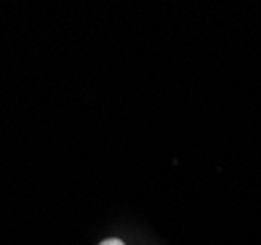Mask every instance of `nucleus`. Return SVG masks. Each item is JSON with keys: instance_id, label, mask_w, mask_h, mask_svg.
<instances>
[{"instance_id": "f257e3e1", "label": "nucleus", "mask_w": 261, "mask_h": 245, "mask_svg": "<svg viewBox=\"0 0 261 245\" xmlns=\"http://www.w3.org/2000/svg\"><path fill=\"white\" fill-rule=\"evenodd\" d=\"M100 245H124V241H120L116 237H110V239H105Z\"/></svg>"}]
</instances>
